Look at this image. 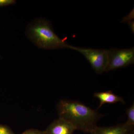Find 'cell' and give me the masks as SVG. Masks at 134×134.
<instances>
[{
	"label": "cell",
	"instance_id": "6da1fadb",
	"mask_svg": "<svg viewBox=\"0 0 134 134\" xmlns=\"http://www.w3.org/2000/svg\"><path fill=\"white\" fill-rule=\"evenodd\" d=\"M59 117L69 122L76 130L92 133L103 115L83 103L76 100L63 99L57 105Z\"/></svg>",
	"mask_w": 134,
	"mask_h": 134
},
{
	"label": "cell",
	"instance_id": "7a4b0ae2",
	"mask_svg": "<svg viewBox=\"0 0 134 134\" xmlns=\"http://www.w3.org/2000/svg\"><path fill=\"white\" fill-rule=\"evenodd\" d=\"M26 34L27 37L39 48L45 50L60 48L72 49L64 40L60 38L54 31L49 21L43 18L34 20L28 26Z\"/></svg>",
	"mask_w": 134,
	"mask_h": 134
},
{
	"label": "cell",
	"instance_id": "3957f363",
	"mask_svg": "<svg viewBox=\"0 0 134 134\" xmlns=\"http://www.w3.org/2000/svg\"><path fill=\"white\" fill-rule=\"evenodd\" d=\"M72 50L79 52L89 62L97 74L105 72L108 63V50L73 46Z\"/></svg>",
	"mask_w": 134,
	"mask_h": 134
},
{
	"label": "cell",
	"instance_id": "277c9868",
	"mask_svg": "<svg viewBox=\"0 0 134 134\" xmlns=\"http://www.w3.org/2000/svg\"><path fill=\"white\" fill-rule=\"evenodd\" d=\"M108 63L105 72L128 66L134 63V48L108 50Z\"/></svg>",
	"mask_w": 134,
	"mask_h": 134
},
{
	"label": "cell",
	"instance_id": "5b68a950",
	"mask_svg": "<svg viewBox=\"0 0 134 134\" xmlns=\"http://www.w3.org/2000/svg\"><path fill=\"white\" fill-rule=\"evenodd\" d=\"M76 130L71 123L59 117L48 126L45 132L46 134H74Z\"/></svg>",
	"mask_w": 134,
	"mask_h": 134
},
{
	"label": "cell",
	"instance_id": "8992f818",
	"mask_svg": "<svg viewBox=\"0 0 134 134\" xmlns=\"http://www.w3.org/2000/svg\"><path fill=\"white\" fill-rule=\"evenodd\" d=\"M134 126L126 122L111 127L97 126L91 134H134Z\"/></svg>",
	"mask_w": 134,
	"mask_h": 134
},
{
	"label": "cell",
	"instance_id": "52a82bcc",
	"mask_svg": "<svg viewBox=\"0 0 134 134\" xmlns=\"http://www.w3.org/2000/svg\"><path fill=\"white\" fill-rule=\"evenodd\" d=\"M93 97L97 98L100 101L97 109L100 108L104 104H115L118 102L125 104V100L123 98L115 95L111 91L96 92L93 94Z\"/></svg>",
	"mask_w": 134,
	"mask_h": 134
},
{
	"label": "cell",
	"instance_id": "ba28073f",
	"mask_svg": "<svg viewBox=\"0 0 134 134\" xmlns=\"http://www.w3.org/2000/svg\"><path fill=\"white\" fill-rule=\"evenodd\" d=\"M126 114L127 120L126 122L127 125L129 126H134V104L133 103L130 107L126 110Z\"/></svg>",
	"mask_w": 134,
	"mask_h": 134
},
{
	"label": "cell",
	"instance_id": "9c48e42d",
	"mask_svg": "<svg viewBox=\"0 0 134 134\" xmlns=\"http://www.w3.org/2000/svg\"><path fill=\"white\" fill-rule=\"evenodd\" d=\"M0 134H15L9 127L0 124Z\"/></svg>",
	"mask_w": 134,
	"mask_h": 134
},
{
	"label": "cell",
	"instance_id": "30bf717a",
	"mask_svg": "<svg viewBox=\"0 0 134 134\" xmlns=\"http://www.w3.org/2000/svg\"><path fill=\"white\" fill-rule=\"evenodd\" d=\"M21 134H46L45 131H42L38 130L31 129L28 130Z\"/></svg>",
	"mask_w": 134,
	"mask_h": 134
},
{
	"label": "cell",
	"instance_id": "8fae6325",
	"mask_svg": "<svg viewBox=\"0 0 134 134\" xmlns=\"http://www.w3.org/2000/svg\"><path fill=\"white\" fill-rule=\"evenodd\" d=\"M15 3V0H0V7L13 5Z\"/></svg>",
	"mask_w": 134,
	"mask_h": 134
},
{
	"label": "cell",
	"instance_id": "7c38bea8",
	"mask_svg": "<svg viewBox=\"0 0 134 134\" xmlns=\"http://www.w3.org/2000/svg\"><path fill=\"white\" fill-rule=\"evenodd\" d=\"M129 25L131 29V30L133 32H134V21H131L128 22Z\"/></svg>",
	"mask_w": 134,
	"mask_h": 134
}]
</instances>
